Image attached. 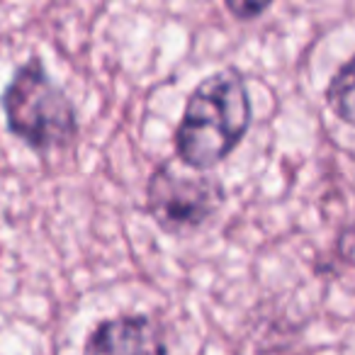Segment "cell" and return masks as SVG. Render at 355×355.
Returning a JSON list of instances; mask_svg holds the SVG:
<instances>
[{"label": "cell", "instance_id": "6da1fadb", "mask_svg": "<svg viewBox=\"0 0 355 355\" xmlns=\"http://www.w3.org/2000/svg\"><path fill=\"white\" fill-rule=\"evenodd\" d=\"M253 119L246 78L229 66L202 78L175 127V156L195 171H212L243 141Z\"/></svg>", "mask_w": 355, "mask_h": 355}, {"label": "cell", "instance_id": "7a4b0ae2", "mask_svg": "<svg viewBox=\"0 0 355 355\" xmlns=\"http://www.w3.org/2000/svg\"><path fill=\"white\" fill-rule=\"evenodd\" d=\"M8 132L40 153L69 148L78 139V114L61 85L46 73L44 61L30 56L12 71L0 95Z\"/></svg>", "mask_w": 355, "mask_h": 355}, {"label": "cell", "instance_id": "3957f363", "mask_svg": "<svg viewBox=\"0 0 355 355\" xmlns=\"http://www.w3.org/2000/svg\"><path fill=\"white\" fill-rule=\"evenodd\" d=\"M224 185L214 175H185L173 161L153 168L146 183V212L171 236L202 229L224 205Z\"/></svg>", "mask_w": 355, "mask_h": 355}, {"label": "cell", "instance_id": "277c9868", "mask_svg": "<svg viewBox=\"0 0 355 355\" xmlns=\"http://www.w3.org/2000/svg\"><path fill=\"white\" fill-rule=\"evenodd\" d=\"M83 355H168V340L153 316L119 314L90 331Z\"/></svg>", "mask_w": 355, "mask_h": 355}, {"label": "cell", "instance_id": "5b68a950", "mask_svg": "<svg viewBox=\"0 0 355 355\" xmlns=\"http://www.w3.org/2000/svg\"><path fill=\"white\" fill-rule=\"evenodd\" d=\"M326 103L336 117L355 127V54L331 78L326 88Z\"/></svg>", "mask_w": 355, "mask_h": 355}, {"label": "cell", "instance_id": "8992f818", "mask_svg": "<svg viewBox=\"0 0 355 355\" xmlns=\"http://www.w3.org/2000/svg\"><path fill=\"white\" fill-rule=\"evenodd\" d=\"M268 8H270V3H251V0H229L227 3V10L241 22L256 20V17H261Z\"/></svg>", "mask_w": 355, "mask_h": 355}]
</instances>
